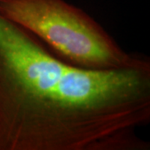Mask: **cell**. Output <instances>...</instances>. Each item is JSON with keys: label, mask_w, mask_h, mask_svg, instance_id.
<instances>
[{"label": "cell", "mask_w": 150, "mask_h": 150, "mask_svg": "<svg viewBox=\"0 0 150 150\" xmlns=\"http://www.w3.org/2000/svg\"><path fill=\"white\" fill-rule=\"evenodd\" d=\"M149 123L150 60L78 68L0 13V150H149Z\"/></svg>", "instance_id": "obj_1"}, {"label": "cell", "mask_w": 150, "mask_h": 150, "mask_svg": "<svg viewBox=\"0 0 150 150\" xmlns=\"http://www.w3.org/2000/svg\"><path fill=\"white\" fill-rule=\"evenodd\" d=\"M0 13L78 68L123 69L150 60L123 50L96 20L65 0H0Z\"/></svg>", "instance_id": "obj_2"}]
</instances>
